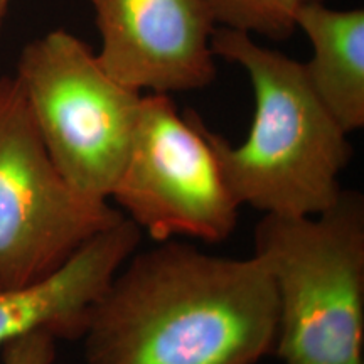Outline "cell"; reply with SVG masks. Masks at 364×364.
<instances>
[{
	"mask_svg": "<svg viewBox=\"0 0 364 364\" xmlns=\"http://www.w3.org/2000/svg\"><path fill=\"white\" fill-rule=\"evenodd\" d=\"M279 302L257 257L179 241L134 253L91 311L86 364H257L273 353Z\"/></svg>",
	"mask_w": 364,
	"mask_h": 364,
	"instance_id": "1",
	"label": "cell"
},
{
	"mask_svg": "<svg viewBox=\"0 0 364 364\" xmlns=\"http://www.w3.org/2000/svg\"><path fill=\"white\" fill-rule=\"evenodd\" d=\"M140 241L142 231L125 216L46 279L27 287L0 285V348L34 331L80 341L95 304Z\"/></svg>",
	"mask_w": 364,
	"mask_h": 364,
	"instance_id": "8",
	"label": "cell"
},
{
	"mask_svg": "<svg viewBox=\"0 0 364 364\" xmlns=\"http://www.w3.org/2000/svg\"><path fill=\"white\" fill-rule=\"evenodd\" d=\"M255 255L279 302L282 364H364V196L343 189L314 216L263 215Z\"/></svg>",
	"mask_w": 364,
	"mask_h": 364,
	"instance_id": "3",
	"label": "cell"
},
{
	"mask_svg": "<svg viewBox=\"0 0 364 364\" xmlns=\"http://www.w3.org/2000/svg\"><path fill=\"white\" fill-rule=\"evenodd\" d=\"M78 193L46 150L14 76L0 78V285L27 287L59 270L86 241L124 220Z\"/></svg>",
	"mask_w": 364,
	"mask_h": 364,
	"instance_id": "5",
	"label": "cell"
},
{
	"mask_svg": "<svg viewBox=\"0 0 364 364\" xmlns=\"http://www.w3.org/2000/svg\"><path fill=\"white\" fill-rule=\"evenodd\" d=\"M102 39L97 54L118 83L171 95L206 88L216 78L206 0H86Z\"/></svg>",
	"mask_w": 364,
	"mask_h": 364,
	"instance_id": "7",
	"label": "cell"
},
{
	"mask_svg": "<svg viewBox=\"0 0 364 364\" xmlns=\"http://www.w3.org/2000/svg\"><path fill=\"white\" fill-rule=\"evenodd\" d=\"M56 338L48 331H34L2 346V364H53Z\"/></svg>",
	"mask_w": 364,
	"mask_h": 364,
	"instance_id": "11",
	"label": "cell"
},
{
	"mask_svg": "<svg viewBox=\"0 0 364 364\" xmlns=\"http://www.w3.org/2000/svg\"><path fill=\"white\" fill-rule=\"evenodd\" d=\"M9 4H11V0H0V33H2L4 21H6V16H7V11H9Z\"/></svg>",
	"mask_w": 364,
	"mask_h": 364,
	"instance_id": "12",
	"label": "cell"
},
{
	"mask_svg": "<svg viewBox=\"0 0 364 364\" xmlns=\"http://www.w3.org/2000/svg\"><path fill=\"white\" fill-rule=\"evenodd\" d=\"M211 44L215 56L247 73L255 97L245 142L233 145L203 127L235 201L263 215L326 211L343 191L339 176L353 145L314 91L302 63L225 27H216Z\"/></svg>",
	"mask_w": 364,
	"mask_h": 364,
	"instance_id": "2",
	"label": "cell"
},
{
	"mask_svg": "<svg viewBox=\"0 0 364 364\" xmlns=\"http://www.w3.org/2000/svg\"><path fill=\"white\" fill-rule=\"evenodd\" d=\"M297 29L311 43L304 70L317 97L348 134L363 129L364 11L309 2L297 14Z\"/></svg>",
	"mask_w": 364,
	"mask_h": 364,
	"instance_id": "9",
	"label": "cell"
},
{
	"mask_svg": "<svg viewBox=\"0 0 364 364\" xmlns=\"http://www.w3.org/2000/svg\"><path fill=\"white\" fill-rule=\"evenodd\" d=\"M203 127L194 110H177L171 95H142L129 159L110 198L152 240L220 243L238 225L241 206Z\"/></svg>",
	"mask_w": 364,
	"mask_h": 364,
	"instance_id": "6",
	"label": "cell"
},
{
	"mask_svg": "<svg viewBox=\"0 0 364 364\" xmlns=\"http://www.w3.org/2000/svg\"><path fill=\"white\" fill-rule=\"evenodd\" d=\"M309 2L311 4H327L329 0H304V4H309Z\"/></svg>",
	"mask_w": 364,
	"mask_h": 364,
	"instance_id": "13",
	"label": "cell"
},
{
	"mask_svg": "<svg viewBox=\"0 0 364 364\" xmlns=\"http://www.w3.org/2000/svg\"><path fill=\"white\" fill-rule=\"evenodd\" d=\"M14 78L59 174L83 196L108 201L129 159L142 93L113 80L93 49L65 29L27 43Z\"/></svg>",
	"mask_w": 364,
	"mask_h": 364,
	"instance_id": "4",
	"label": "cell"
},
{
	"mask_svg": "<svg viewBox=\"0 0 364 364\" xmlns=\"http://www.w3.org/2000/svg\"><path fill=\"white\" fill-rule=\"evenodd\" d=\"M216 26L285 41L297 31V14L304 0H206Z\"/></svg>",
	"mask_w": 364,
	"mask_h": 364,
	"instance_id": "10",
	"label": "cell"
}]
</instances>
